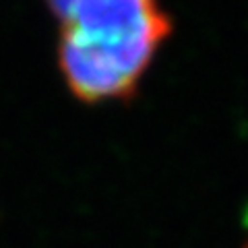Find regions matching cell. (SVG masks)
<instances>
[{
    "mask_svg": "<svg viewBox=\"0 0 248 248\" xmlns=\"http://www.w3.org/2000/svg\"><path fill=\"white\" fill-rule=\"evenodd\" d=\"M62 21L60 68L81 102L128 99L166 40L168 15L155 0H48Z\"/></svg>",
    "mask_w": 248,
    "mask_h": 248,
    "instance_id": "obj_1",
    "label": "cell"
},
{
    "mask_svg": "<svg viewBox=\"0 0 248 248\" xmlns=\"http://www.w3.org/2000/svg\"><path fill=\"white\" fill-rule=\"evenodd\" d=\"M244 248H248V236H246V242H244Z\"/></svg>",
    "mask_w": 248,
    "mask_h": 248,
    "instance_id": "obj_2",
    "label": "cell"
}]
</instances>
